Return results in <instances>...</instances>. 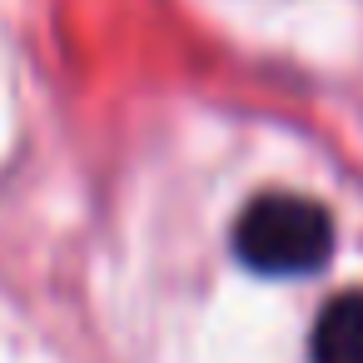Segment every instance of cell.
<instances>
[{
  "instance_id": "obj_1",
  "label": "cell",
  "mask_w": 363,
  "mask_h": 363,
  "mask_svg": "<svg viewBox=\"0 0 363 363\" xmlns=\"http://www.w3.org/2000/svg\"><path fill=\"white\" fill-rule=\"evenodd\" d=\"M234 254L264 279L313 274L333 254V219L303 194H259L234 224Z\"/></svg>"
},
{
  "instance_id": "obj_2",
  "label": "cell",
  "mask_w": 363,
  "mask_h": 363,
  "mask_svg": "<svg viewBox=\"0 0 363 363\" xmlns=\"http://www.w3.org/2000/svg\"><path fill=\"white\" fill-rule=\"evenodd\" d=\"M308 353L313 363H363V294L358 289L323 303Z\"/></svg>"
}]
</instances>
